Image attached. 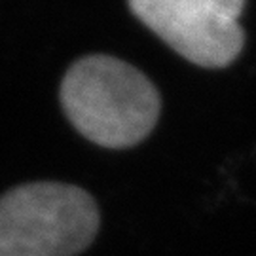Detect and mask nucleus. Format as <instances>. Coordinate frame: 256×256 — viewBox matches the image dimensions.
I'll use <instances>...</instances> for the list:
<instances>
[{
	"label": "nucleus",
	"mask_w": 256,
	"mask_h": 256,
	"mask_svg": "<svg viewBox=\"0 0 256 256\" xmlns=\"http://www.w3.org/2000/svg\"><path fill=\"white\" fill-rule=\"evenodd\" d=\"M61 104L80 135L116 150L144 140L162 112L152 80L112 55L78 59L63 78Z\"/></svg>",
	"instance_id": "nucleus-1"
},
{
	"label": "nucleus",
	"mask_w": 256,
	"mask_h": 256,
	"mask_svg": "<svg viewBox=\"0 0 256 256\" xmlns=\"http://www.w3.org/2000/svg\"><path fill=\"white\" fill-rule=\"evenodd\" d=\"M101 226L92 194L64 182H28L0 196V256H76Z\"/></svg>",
	"instance_id": "nucleus-2"
},
{
	"label": "nucleus",
	"mask_w": 256,
	"mask_h": 256,
	"mask_svg": "<svg viewBox=\"0 0 256 256\" xmlns=\"http://www.w3.org/2000/svg\"><path fill=\"white\" fill-rule=\"evenodd\" d=\"M131 12L190 63L222 68L245 46V0H128Z\"/></svg>",
	"instance_id": "nucleus-3"
}]
</instances>
